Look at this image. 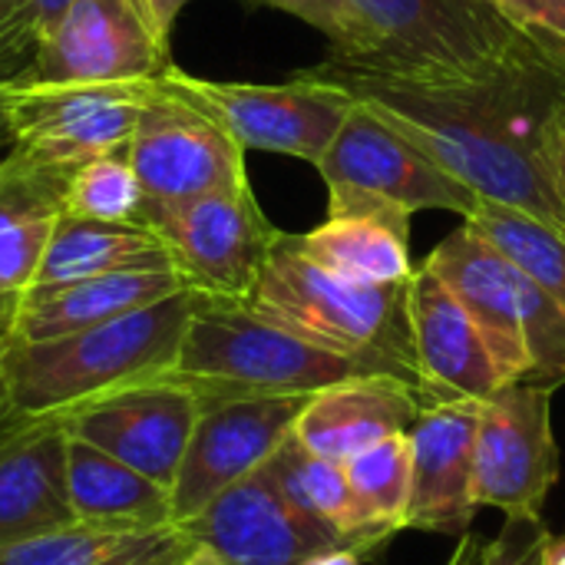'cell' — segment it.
Wrapping results in <instances>:
<instances>
[{
    "mask_svg": "<svg viewBox=\"0 0 565 565\" xmlns=\"http://www.w3.org/2000/svg\"><path fill=\"white\" fill-rule=\"evenodd\" d=\"M308 73L377 109L480 199L565 235V205L550 169V129L565 106V50L536 46L470 76H394L334 56Z\"/></svg>",
    "mask_w": 565,
    "mask_h": 565,
    "instance_id": "obj_1",
    "label": "cell"
},
{
    "mask_svg": "<svg viewBox=\"0 0 565 565\" xmlns=\"http://www.w3.org/2000/svg\"><path fill=\"white\" fill-rule=\"evenodd\" d=\"M195 291L182 288L116 321L53 341H3L0 358L17 411L63 417L113 391L172 374Z\"/></svg>",
    "mask_w": 565,
    "mask_h": 565,
    "instance_id": "obj_2",
    "label": "cell"
},
{
    "mask_svg": "<svg viewBox=\"0 0 565 565\" xmlns=\"http://www.w3.org/2000/svg\"><path fill=\"white\" fill-rule=\"evenodd\" d=\"M407 281L401 285L344 281L308 262L298 252L295 235L281 232L245 305L265 321L278 324L281 331L315 348L351 358L374 374L411 381L427 394L414 361Z\"/></svg>",
    "mask_w": 565,
    "mask_h": 565,
    "instance_id": "obj_3",
    "label": "cell"
},
{
    "mask_svg": "<svg viewBox=\"0 0 565 565\" xmlns=\"http://www.w3.org/2000/svg\"><path fill=\"white\" fill-rule=\"evenodd\" d=\"M364 364L315 348L245 301L195 295L172 377L195 394H318L371 377Z\"/></svg>",
    "mask_w": 565,
    "mask_h": 565,
    "instance_id": "obj_4",
    "label": "cell"
},
{
    "mask_svg": "<svg viewBox=\"0 0 565 565\" xmlns=\"http://www.w3.org/2000/svg\"><path fill=\"white\" fill-rule=\"evenodd\" d=\"M315 169L328 185V218L374 215L411 225L414 212L430 209L470 218L480 205L467 182L361 99Z\"/></svg>",
    "mask_w": 565,
    "mask_h": 565,
    "instance_id": "obj_5",
    "label": "cell"
},
{
    "mask_svg": "<svg viewBox=\"0 0 565 565\" xmlns=\"http://www.w3.org/2000/svg\"><path fill=\"white\" fill-rule=\"evenodd\" d=\"M367 33V56L348 60L394 76H470L540 43L493 0H348Z\"/></svg>",
    "mask_w": 565,
    "mask_h": 565,
    "instance_id": "obj_6",
    "label": "cell"
},
{
    "mask_svg": "<svg viewBox=\"0 0 565 565\" xmlns=\"http://www.w3.org/2000/svg\"><path fill=\"white\" fill-rule=\"evenodd\" d=\"M142 225L166 245L179 281L205 298L245 301L281 235L262 212L252 185L149 205Z\"/></svg>",
    "mask_w": 565,
    "mask_h": 565,
    "instance_id": "obj_7",
    "label": "cell"
},
{
    "mask_svg": "<svg viewBox=\"0 0 565 565\" xmlns=\"http://www.w3.org/2000/svg\"><path fill=\"white\" fill-rule=\"evenodd\" d=\"M159 79L209 109L245 152H281L311 166L321 162L358 103L344 86L308 70H298L285 83H225L166 66Z\"/></svg>",
    "mask_w": 565,
    "mask_h": 565,
    "instance_id": "obj_8",
    "label": "cell"
},
{
    "mask_svg": "<svg viewBox=\"0 0 565 565\" xmlns=\"http://www.w3.org/2000/svg\"><path fill=\"white\" fill-rule=\"evenodd\" d=\"M152 79L119 83H30L0 86L10 149L56 169H76L96 156L126 149Z\"/></svg>",
    "mask_w": 565,
    "mask_h": 565,
    "instance_id": "obj_9",
    "label": "cell"
},
{
    "mask_svg": "<svg viewBox=\"0 0 565 565\" xmlns=\"http://www.w3.org/2000/svg\"><path fill=\"white\" fill-rule=\"evenodd\" d=\"M126 159L146 192V209L248 185L245 149L238 139L209 109L159 76L139 109L126 142Z\"/></svg>",
    "mask_w": 565,
    "mask_h": 565,
    "instance_id": "obj_10",
    "label": "cell"
},
{
    "mask_svg": "<svg viewBox=\"0 0 565 565\" xmlns=\"http://www.w3.org/2000/svg\"><path fill=\"white\" fill-rule=\"evenodd\" d=\"M311 394H199V417L172 483V520L182 523L222 490L262 470L285 440Z\"/></svg>",
    "mask_w": 565,
    "mask_h": 565,
    "instance_id": "obj_11",
    "label": "cell"
},
{
    "mask_svg": "<svg viewBox=\"0 0 565 565\" xmlns=\"http://www.w3.org/2000/svg\"><path fill=\"white\" fill-rule=\"evenodd\" d=\"M169 63L142 0H70L36 40L30 83H119L152 79Z\"/></svg>",
    "mask_w": 565,
    "mask_h": 565,
    "instance_id": "obj_12",
    "label": "cell"
},
{
    "mask_svg": "<svg viewBox=\"0 0 565 565\" xmlns=\"http://www.w3.org/2000/svg\"><path fill=\"white\" fill-rule=\"evenodd\" d=\"M559 480L553 391L516 381L480 404L473 497L503 513H543Z\"/></svg>",
    "mask_w": 565,
    "mask_h": 565,
    "instance_id": "obj_13",
    "label": "cell"
},
{
    "mask_svg": "<svg viewBox=\"0 0 565 565\" xmlns=\"http://www.w3.org/2000/svg\"><path fill=\"white\" fill-rule=\"evenodd\" d=\"M175 526L209 565H301L318 553L348 550L291 507L268 463Z\"/></svg>",
    "mask_w": 565,
    "mask_h": 565,
    "instance_id": "obj_14",
    "label": "cell"
},
{
    "mask_svg": "<svg viewBox=\"0 0 565 565\" xmlns=\"http://www.w3.org/2000/svg\"><path fill=\"white\" fill-rule=\"evenodd\" d=\"M195 417L199 394L166 374L89 401L60 420L66 434L99 447L172 493Z\"/></svg>",
    "mask_w": 565,
    "mask_h": 565,
    "instance_id": "obj_15",
    "label": "cell"
},
{
    "mask_svg": "<svg viewBox=\"0 0 565 565\" xmlns=\"http://www.w3.org/2000/svg\"><path fill=\"white\" fill-rule=\"evenodd\" d=\"M483 401H437L420 411L411 437V503L404 530L460 540L477 516L473 457Z\"/></svg>",
    "mask_w": 565,
    "mask_h": 565,
    "instance_id": "obj_16",
    "label": "cell"
},
{
    "mask_svg": "<svg viewBox=\"0 0 565 565\" xmlns=\"http://www.w3.org/2000/svg\"><path fill=\"white\" fill-rule=\"evenodd\" d=\"M407 318L417 374L434 404L487 401L503 387L477 324L427 265L414 268L407 281Z\"/></svg>",
    "mask_w": 565,
    "mask_h": 565,
    "instance_id": "obj_17",
    "label": "cell"
},
{
    "mask_svg": "<svg viewBox=\"0 0 565 565\" xmlns=\"http://www.w3.org/2000/svg\"><path fill=\"white\" fill-rule=\"evenodd\" d=\"M463 305L477 324L503 384H516L530 371L520 298H516V268L470 225L463 222L450 232L424 262Z\"/></svg>",
    "mask_w": 565,
    "mask_h": 565,
    "instance_id": "obj_18",
    "label": "cell"
},
{
    "mask_svg": "<svg viewBox=\"0 0 565 565\" xmlns=\"http://www.w3.org/2000/svg\"><path fill=\"white\" fill-rule=\"evenodd\" d=\"M427 404L434 401L411 381L387 374L354 377L311 394L291 437L315 457L348 463L361 450L407 434Z\"/></svg>",
    "mask_w": 565,
    "mask_h": 565,
    "instance_id": "obj_19",
    "label": "cell"
},
{
    "mask_svg": "<svg viewBox=\"0 0 565 565\" xmlns=\"http://www.w3.org/2000/svg\"><path fill=\"white\" fill-rule=\"evenodd\" d=\"M70 172L73 169L43 166L17 149H7L0 159V344L13 334L46 238L63 215Z\"/></svg>",
    "mask_w": 565,
    "mask_h": 565,
    "instance_id": "obj_20",
    "label": "cell"
},
{
    "mask_svg": "<svg viewBox=\"0 0 565 565\" xmlns=\"http://www.w3.org/2000/svg\"><path fill=\"white\" fill-rule=\"evenodd\" d=\"M66 493V427L36 420L0 444V546L73 526Z\"/></svg>",
    "mask_w": 565,
    "mask_h": 565,
    "instance_id": "obj_21",
    "label": "cell"
},
{
    "mask_svg": "<svg viewBox=\"0 0 565 565\" xmlns=\"http://www.w3.org/2000/svg\"><path fill=\"white\" fill-rule=\"evenodd\" d=\"M182 288L185 285L179 281L175 271H116V275H96V278L53 285V288H30L17 311L10 338L13 341H53L73 331L116 321Z\"/></svg>",
    "mask_w": 565,
    "mask_h": 565,
    "instance_id": "obj_22",
    "label": "cell"
},
{
    "mask_svg": "<svg viewBox=\"0 0 565 565\" xmlns=\"http://www.w3.org/2000/svg\"><path fill=\"white\" fill-rule=\"evenodd\" d=\"M66 493L76 523L106 530L172 526V493L99 447L66 434Z\"/></svg>",
    "mask_w": 565,
    "mask_h": 565,
    "instance_id": "obj_23",
    "label": "cell"
},
{
    "mask_svg": "<svg viewBox=\"0 0 565 565\" xmlns=\"http://www.w3.org/2000/svg\"><path fill=\"white\" fill-rule=\"evenodd\" d=\"M116 271H172L166 245L146 225H109L63 212L46 238L33 288Z\"/></svg>",
    "mask_w": 565,
    "mask_h": 565,
    "instance_id": "obj_24",
    "label": "cell"
},
{
    "mask_svg": "<svg viewBox=\"0 0 565 565\" xmlns=\"http://www.w3.org/2000/svg\"><path fill=\"white\" fill-rule=\"evenodd\" d=\"M195 543L172 523L159 530H106L73 523L13 546H0V565H185Z\"/></svg>",
    "mask_w": 565,
    "mask_h": 565,
    "instance_id": "obj_25",
    "label": "cell"
},
{
    "mask_svg": "<svg viewBox=\"0 0 565 565\" xmlns=\"http://www.w3.org/2000/svg\"><path fill=\"white\" fill-rule=\"evenodd\" d=\"M298 252L318 268L358 285H401L414 275L411 225L374 215H334L295 235Z\"/></svg>",
    "mask_w": 565,
    "mask_h": 565,
    "instance_id": "obj_26",
    "label": "cell"
},
{
    "mask_svg": "<svg viewBox=\"0 0 565 565\" xmlns=\"http://www.w3.org/2000/svg\"><path fill=\"white\" fill-rule=\"evenodd\" d=\"M281 493L291 500L295 510H301L318 526L331 530L348 550L371 556L381 550V543L364 530L344 463L324 460L308 454L295 437L281 444V450L268 460Z\"/></svg>",
    "mask_w": 565,
    "mask_h": 565,
    "instance_id": "obj_27",
    "label": "cell"
},
{
    "mask_svg": "<svg viewBox=\"0 0 565 565\" xmlns=\"http://www.w3.org/2000/svg\"><path fill=\"white\" fill-rule=\"evenodd\" d=\"M470 222L523 278H530L533 285H540L543 291H550L559 305H565V235L550 228L546 222L480 199V205L473 209Z\"/></svg>",
    "mask_w": 565,
    "mask_h": 565,
    "instance_id": "obj_28",
    "label": "cell"
},
{
    "mask_svg": "<svg viewBox=\"0 0 565 565\" xmlns=\"http://www.w3.org/2000/svg\"><path fill=\"white\" fill-rule=\"evenodd\" d=\"M364 530L384 546L404 530L411 503V437L394 434L344 463Z\"/></svg>",
    "mask_w": 565,
    "mask_h": 565,
    "instance_id": "obj_29",
    "label": "cell"
},
{
    "mask_svg": "<svg viewBox=\"0 0 565 565\" xmlns=\"http://www.w3.org/2000/svg\"><path fill=\"white\" fill-rule=\"evenodd\" d=\"M63 212L109 225H142L146 192L126 159V149L76 166L66 179Z\"/></svg>",
    "mask_w": 565,
    "mask_h": 565,
    "instance_id": "obj_30",
    "label": "cell"
},
{
    "mask_svg": "<svg viewBox=\"0 0 565 565\" xmlns=\"http://www.w3.org/2000/svg\"><path fill=\"white\" fill-rule=\"evenodd\" d=\"M520 321L526 341V384L556 391L565 384V305L516 271Z\"/></svg>",
    "mask_w": 565,
    "mask_h": 565,
    "instance_id": "obj_31",
    "label": "cell"
},
{
    "mask_svg": "<svg viewBox=\"0 0 565 565\" xmlns=\"http://www.w3.org/2000/svg\"><path fill=\"white\" fill-rule=\"evenodd\" d=\"M262 3L278 7V10L305 20L318 33H324L334 60H364L367 56V46H371L367 33L348 0H262Z\"/></svg>",
    "mask_w": 565,
    "mask_h": 565,
    "instance_id": "obj_32",
    "label": "cell"
},
{
    "mask_svg": "<svg viewBox=\"0 0 565 565\" xmlns=\"http://www.w3.org/2000/svg\"><path fill=\"white\" fill-rule=\"evenodd\" d=\"M550 536L543 513H507L500 533L487 543L480 565H543Z\"/></svg>",
    "mask_w": 565,
    "mask_h": 565,
    "instance_id": "obj_33",
    "label": "cell"
},
{
    "mask_svg": "<svg viewBox=\"0 0 565 565\" xmlns=\"http://www.w3.org/2000/svg\"><path fill=\"white\" fill-rule=\"evenodd\" d=\"M40 20L30 0H0V86L13 83L36 56Z\"/></svg>",
    "mask_w": 565,
    "mask_h": 565,
    "instance_id": "obj_34",
    "label": "cell"
},
{
    "mask_svg": "<svg viewBox=\"0 0 565 565\" xmlns=\"http://www.w3.org/2000/svg\"><path fill=\"white\" fill-rule=\"evenodd\" d=\"M493 3L540 43L565 50V0H493Z\"/></svg>",
    "mask_w": 565,
    "mask_h": 565,
    "instance_id": "obj_35",
    "label": "cell"
},
{
    "mask_svg": "<svg viewBox=\"0 0 565 565\" xmlns=\"http://www.w3.org/2000/svg\"><path fill=\"white\" fill-rule=\"evenodd\" d=\"M36 420L26 417L23 411H17L10 384H7V371H3V358H0V444H7L10 437H17L20 430L33 427Z\"/></svg>",
    "mask_w": 565,
    "mask_h": 565,
    "instance_id": "obj_36",
    "label": "cell"
},
{
    "mask_svg": "<svg viewBox=\"0 0 565 565\" xmlns=\"http://www.w3.org/2000/svg\"><path fill=\"white\" fill-rule=\"evenodd\" d=\"M550 169H553V179L565 205V106L556 113L553 129H550Z\"/></svg>",
    "mask_w": 565,
    "mask_h": 565,
    "instance_id": "obj_37",
    "label": "cell"
},
{
    "mask_svg": "<svg viewBox=\"0 0 565 565\" xmlns=\"http://www.w3.org/2000/svg\"><path fill=\"white\" fill-rule=\"evenodd\" d=\"M142 3H146V10H149V17H152L156 33L169 43L172 26H175V20H179V13L185 10L189 0H142Z\"/></svg>",
    "mask_w": 565,
    "mask_h": 565,
    "instance_id": "obj_38",
    "label": "cell"
},
{
    "mask_svg": "<svg viewBox=\"0 0 565 565\" xmlns=\"http://www.w3.org/2000/svg\"><path fill=\"white\" fill-rule=\"evenodd\" d=\"M483 550H487V540L473 536V533H463L450 553V559L444 565H480L483 563Z\"/></svg>",
    "mask_w": 565,
    "mask_h": 565,
    "instance_id": "obj_39",
    "label": "cell"
},
{
    "mask_svg": "<svg viewBox=\"0 0 565 565\" xmlns=\"http://www.w3.org/2000/svg\"><path fill=\"white\" fill-rule=\"evenodd\" d=\"M301 565H364V556L354 553V550H328V553H318V556L305 559Z\"/></svg>",
    "mask_w": 565,
    "mask_h": 565,
    "instance_id": "obj_40",
    "label": "cell"
},
{
    "mask_svg": "<svg viewBox=\"0 0 565 565\" xmlns=\"http://www.w3.org/2000/svg\"><path fill=\"white\" fill-rule=\"evenodd\" d=\"M30 3H33V13H36V20H40V30H43L70 0H30Z\"/></svg>",
    "mask_w": 565,
    "mask_h": 565,
    "instance_id": "obj_41",
    "label": "cell"
},
{
    "mask_svg": "<svg viewBox=\"0 0 565 565\" xmlns=\"http://www.w3.org/2000/svg\"><path fill=\"white\" fill-rule=\"evenodd\" d=\"M543 565H565V536H550Z\"/></svg>",
    "mask_w": 565,
    "mask_h": 565,
    "instance_id": "obj_42",
    "label": "cell"
},
{
    "mask_svg": "<svg viewBox=\"0 0 565 565\" xmlns=\"http://www.w3.org/2000/svg\"><path fill=\"white\" fill-rule=\"evenodd\" d=\"M10 142H13V136H10V122H7L3 96H0V152H7V149H10Z\"/></svg>",
    "mask_w": 565,
    "mask_h": 565,
    "instance_id": "obj_43",
    "label": "cell"
},
{
    "mask_svg": "<svg viewBox=\"0 0 565 565\" xmlns=\"http://www.w3.org/2000/svg\"><path fill=\"white\" fill-rule=\"evenodd\" d=\"M185 565H209V563H205V559H202V556L195 553V559H189V563H185Z\"/></svg>",
    "mask_w": 565,
    "mask_h": 565,
    "instance_id": "obj_44",
    "label": "cell"
}]
</instances>
